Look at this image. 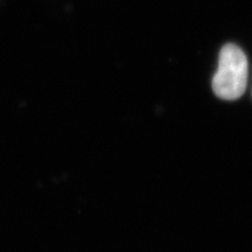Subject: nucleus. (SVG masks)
Wrapping results in <instances>:
<instances>
[{
    "mask_svg": "<svg viewBox=\"0 0 252 252\" xmlns=\"http://www.w3.org/2000/svg\"><path fill=\"white\" fill-rule=\"evenodd\" d=\"M249 63L244 52L234 43L223 46L219 56V68L213 77V90L225 100L238 99L248 84Z\"/></svg>",
    "mask_w": 252,
    "mask_h": 252,
    "instance_id": "nucleus-1",
    "label": "nucleus"
}]
</instances>
